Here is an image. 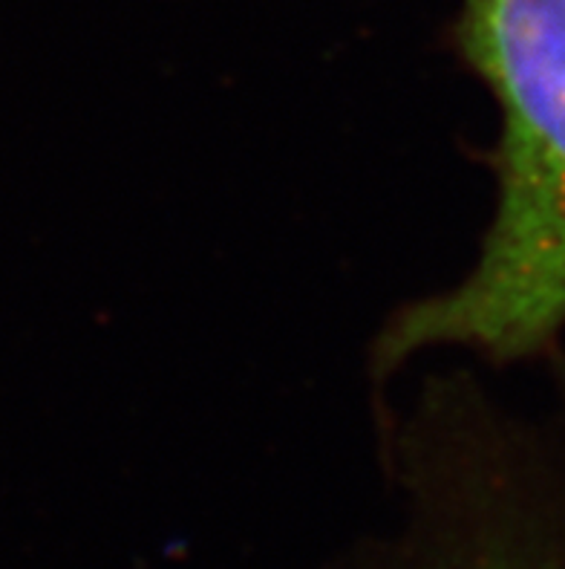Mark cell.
I'll use <instances>...</instances> for the list:
<instances>
[{
    "instance_id": "cell-1",
    "label": "cell",
    "mask_w": 565,
    "mask_h": 569,
    "mask_svg": "<svg viewBox=\"0 0 565 569\" xmlns=\"http://www.w3.org/2000/svg\"><path fill=\"white\" fill-rule=\"evenodd\" d=\"M456 47L500 104L494 220L456 287L386 321L379 376L433 347L531 359L565 330V0H465Z\"/></svg>"
},
{
    "instance_id": "cell-2",
    "label": "cell",
    "mask_w": 565,
    "mask_h": 569,
    "mask_svg": "<svg viewBox=\"0 0 565 569\" xmlns=\"http://www.w3.org/2000/svg\"><path fill=\"white\" fill-rule=\"evenodd\" d=\"M404 520L323 569H565V448L467 382L393 433Z\"/></svg>"
},
{
    "instance_id": "cell-3",
    "label": "cell",
    "mask_w": 565,
    "mask_h": 569,
    "mask_svg": "<svg viewBox=\"0 0 565 569\" xmlns=\"http://www.w3.org/2000/svg\"><path fill=\"white\" fill-rule=\"evenodd\" d=\"M563 382H565V370H563Z\"/></svg>"
}]
</instances>
